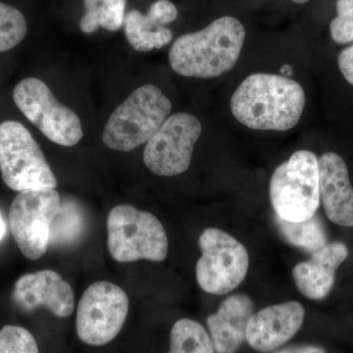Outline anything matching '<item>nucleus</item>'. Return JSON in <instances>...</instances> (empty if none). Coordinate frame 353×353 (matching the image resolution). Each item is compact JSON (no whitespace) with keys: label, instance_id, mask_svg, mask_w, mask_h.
Returning a JSON list of instances; mask_svg holds the SVG:
<instances>
[{"label":"nucleus","instance_id":"nucleus-1","mask_svg":"<svg viewBox=\"0 0 353 353\" xmlns=\"http://www.w3.org/2000/svg\"><path fill=\"white\" fill-rule=\"evenodd\" d=\"M301 83L274 74L248 76L232 97V113L241 124L259 131L285 132L299 124L305 108Z\"/></svg>","mask_w":353,"mask_h":353},{"label":"nucleus","instance_id":"nucleus-2","mask_svg":"<svg viewBox=\"0 0 353 353\" xmlns=\"http://www.w3.org/2000/svg\"><path fill=\"white\" fill-rule=\"evenodd\" d=\"M245 39L240 21L224 16L199 32H189L174 41L169 63L179 75L188 78H217L238 63Z\"/></svg>","mask_w":353,"mask_h":353},{"label":"nucleus","instance_id":"nucleus-3","mask_svg":"<svg viewBox=\"0 0 353 353\" xmlns=\"http://www.w3.org/2000/svg\"><path fill=\"white\" fill-rule=\"evenodd\" d=\"M171 110V101L157 85L139 87L111 114L102 141L110 150L132 152L152 139Z\"/></svg>","mask_w":353,"mask_h":353},{"label":"nucleus","instance_id":"nucleus-4","mask_svg":"<svg viewBox=\"0 0 353 353\" xmlns=\"http://www.w3.org/2000/svg\"><path fill=\"white\" fill-rule=\"evenodd\" d=\"M270 201L276 216L303 222L316 215L320 203L319 163L315 153L297 150L271 176Z\"/></svg>","mask_w":353,"mask_h":353},{"label":"nucleus","instance_id":"nucleus-5","mask_svg":"<svg viewBox=\"0 0 353 353\" xmlns=\"http://www.w3.org/2000/svg\"><path fill=\"white\" fill-rule=\"evenodd\" d=\"M108 246L112 259L121 263L161 262L169 250L161 222L152 213L126 204L115 206L109 212Z\"/></svg>","mask_w":353,"mask_h":353},{"label":"nucleus","instance_id":"nucleus-6","mask_svg":"<svg viewBox=\"0 0 353 353\" xmlns=\"http://www.w3.org/2000/svg\"><path fill=\"white\" fill-rule=\"evenodd\" d=\"M0 171L15 192L55 189L57 179L29 130L16 121L0 124Z\"/></svg>","mask_w":353,"mask_h":353},{"label":"nucleus","instance_id":"nucleus-7","mask_svg":"<svg viewBox=\"0 0 353 353\" xmlns=\"http://www.w3.org/2000/svg\"><path fill=\"white\" fill-rule=\"evenodd\" d=\"M201 259L196 267V280L202 290L224 296L245 280L250 267V255L243 243L231 234L208 228L199 239Z\"/></svg>","mask_w":353,"mask_h":353},{"label":"nucleus","instance_id":"nucleus-8","mask_svg":"<svg viewBox=\"0 0 353 353\" xmlns=\"http://www.w3.org/2000/svg\"><path fill=\"white\" fill-rule=\"evenodd\" d=\"M14 102L30 122L52 143L74 146L83 136L80 118L71 108L55 99L48 85L38 78L17 83Z\"/></svg>","mask_w":353,"mask_h":353},{"label":"nucleus","instance_id":"nucleus-9","mask_svg":"<svg viewBox=\"0 0 353 353\" xmlns=\"http://www.w3.org/2000/svg\"><path fill=\"white\" fill-rule=\"evenodd\" d=\"M130 301L126 292L113 283H94L83 292L76 316L79 339L101 347L112 341L126 322Z\"/></svg>","mask_w":353,"mask_h":353},{"label":"nucleus","instance_id":"nucleus-10","mask_svg":"<svg viewBox=\"0 0 353 353\" xmlns=\"http://www.w3.org/2000/svg\"><path fill=\"white\" fill-rule=\"evenodd\" d=\"M61 197L55 189L24 190L14 199L9 227L26 259H41L50 246V231Z\"/></svg>","mask_w":353,"mask_h":353},{"label":"nucleus","instance_id":"nucleus-11","mask_svg":"<svg viewBox=\"0 0 353 353\" xmlns=\"http://www.w3.org/2000/svg\"><path fill=\"white\" fill-rule=\"evenodd\" d=\"M202 132L196 116L179 112L169 116L146 143L143 162L157 176H173L190 168L194 145Z\"/></svg>","mask_w":353,"mask_h":353},{"label":"nucleus","instance_id":"nucleus-12","mask_svg":"<svg viewBox=\"0 0 353 353\" xmlns=\"http://www.w3.org/2000/svg\"><path fill=\"white\" fill-rule=\"evenodd\" d=\"M12 299L25 312L43 307L58 318L69 317L75 307V294L71 285L52 270L26 274L18 279Z\"/></svg>","mask_w":353,"mask_h":353},{"label":"nucleus","instance_id":"nucleus-13","mask_svg":"<svg viewBox=\"0 0 353 353\" xmlns=\"http://www.w3.org/2000/svg\"><path fill=\"white\" fill-rule=\"evenodd\" d=\"M305 310L296 301L275 304L253 313L246 330L248 345L269 352L292 340L303 327Z\"/></svg>","mask_w":353,"mask_h":353},{"label":"nucleus","instance_id":"nucleus-14","mask_svg":"<svg viewBox=\"0 0 353 353\" xmlns=\"http://www.w3.org/2000/svg\"><path fill=\"white\" fill-rule=\"evenodd\" d=\"M320 202L330 222L353 228V185L347 163L338 153L326 152L318 158Z\"/></svg>","mask_w":353,"mask_h":353},{"label":"nucleus","instance_id":"nucleus-15","mask_svg":"<svg viewBox=\"0 0 353 353\" xmlns=\"http://www.w3.org/2000/svg\"><path fill=\"white\" fill-rule=\"evenodd\" d=\"M350 248L336 241L311 253L307 261L296 265L292 278L299 292L312 301H322L331 294L336 284V272L347 261Z\"/></svg>","mask_w":353,"mask_h":353},{"label":"nucleus","instance_id":"nucleus-16","mask_svg":"<svg viewBox=\"0 0 353 353\" xmlns=\"http://www.w3.org/2000/svg\"><path fill=\"white\" fill-rule=\"evenodd\" d=\"M178 17L176 7L170 0H157L148 14L129 11L125 16V34L134 50L148 52L160 50L171 43L173 34L167 24Z\"/></svg>","mask_w":353,"mask_h":353},{"label":"nucleus","instance_id":"nucleus-17","mask_svg":"<svg viewBox=\"0 0 353 353\" xmlns=\"http://www.w3.org/2000/svg\"><path fill=\"white\" fill-rule=\"evenodd\" d=\"M254 313V304L245 294H234L209 315L208 326L217 353H236L245 341L246 330Z\"/></svg>","mask_w":353,"mask_h":353},{"label":"nucleus","instance_id":"nucleus-18","mask_svg":"<svg viewBox=\"0 0 353 353\" xmlns=\"http://www.w3.org/2000/svg\"><path fill=\"white\" fill-rule=\"evenodd\" d=\"M275 222L283 238L290 245L309 253L321 250L329 243L324 223L318 216L303 222H289L276 216Z\"/></svg>","mask_w":353,"mask_h":353},{"label":"nucleus","instance_id":"nucleus-19","mask_svg":"<svg viewBox=\"0 0 353 353\" xmlns=\"http://www.w3.org/2000/svg\"><path fill=\"white\" fill-rule=\"evenodd\" d=\"M85 12L80 20L85 34H92L99 27L118 31L124 24L126 0H83Z\"/></svg>","mask_w":353,"mask_h":353},{"label":"nucleus","instance_id":"nucleus-20","mask_svg":"<svg viewBox=\"0 0 353 353\" xmlns=\"http://www.w3.org/2000/svg\"><path fill=\"white\" fill-rule=\"evenodd\" d=\"M168 353H215V350L202 325L185 318L176 321L171 330Z\"/></svg>","mask_w":353,"mask_h":353},{"label":"nucleus","instance_id":"nucleus-21","mask_svg":"<svg viewBox=\"0 0 353 353\" xmlns=\"http://www.w3.org/2000/svg\"><path fill=\"white\" fill-rule=\"evenodd\" d=\"M85 229V215L76 202L61 201L51 226L50 245H68L75 241Z\"/></svg>","mask_w":353,"mask_h":353},{"label":"nucleus","instance_id":"nucleus-22","mask_svg":"<svg viewBox=\"0 0 353 353\" xmlns=\"http://www.w3.org/2000/svg\"><path fill=\"white\" fill-rule=\"evenodd\" d=\"M27 21L15 7L0 2V52L12 50L25 39Z\"/></svg>","mask_w":353,"mask_h":353},{"label":"nucleus","instance_id":"nucleus-23","mask_svg":"<svg viewBox=\"0 0 353 353\" xmlns=\"http://www.w3.org/2000/svg\"><path fill=\"white\" fill-rule=\"evenodd\" d=\"M0 353H39L36 339L28 330L6 325L0 330Z\"/></svg>","mask_w":353,"mask_h":353},{"label":"nucleus","instance_id":"nucleus-24","mask_svg":"<svg viewBox=\"0 0 353 353\" xmlns=\"http://www.w3.org/2000/svg\"><path fill=\"white\" fill-rule=\"evenodd\" d=\"M336 17L330 25L332 39L340 44L353 41V0L336 1Z\"/></svg>","mask_w":353,"mask_h":353},{"label":"nucleus","instance_id":"nucleus-25","mask_svg":"<svg viewBox=\"0 0 353 353\" xmlns=\"http://www.w3.org/2000/svg\"><path fill=\"white\" fill-rule=\"evenodd\" d=\"M338 65L345 80L353 85V46L341 51L338 57Z\"/></svg>","mask_w":353,"mask_h":353},{"label":"nucleus","instance_id":"nucleus-26","mask_svg":"<svg viewBox=\"0 0 353 353\" xmlns=\"http://www.w3.org/2000/svg\"><path fill=\"white\" fill-rule=\"evenodd\" d=\"M275 353H329L326 347L320 345H304L301 347H290Z\"/></svg>","mask_w":353,"mask_h":353},{"label":"nucleus","instance_id":"nucleus-27","mask_svg":"<svg viewBox=\"0 0 353 353\" xmlns=\"http://www.w3.org/2000/svg\"><path fill=\"white\" fill-rule=\"evenodd\" d=\"M6 233V223H4L3 218H2L1 214H0V241L3 238L4 234Z\"/></svg>","mask_w":353,"mask_h":353},{"label":"nucleus","instance_id":"nucleus-28","mask_svg":"<svg viewBox=\"0 0 353 353\" xmlns=\"http://www.w3.org/2000/svg\"><path fill=\"white\" fill-rule=\"evenodd\" d=\"M292 1L297 4H304L306 3V2H308L309 0H292Z\"/></svg>","mask_w":353,"mask_h":353}]
</instances>
